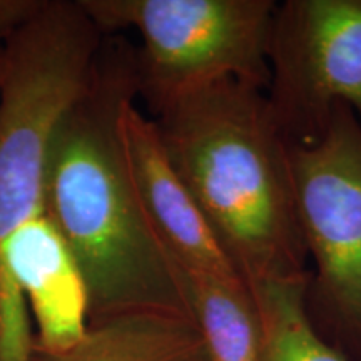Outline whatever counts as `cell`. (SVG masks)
Wrapping results in <instances>:
<instances>
[{"label":"cell","mask_w":361,"mask_h":361,"mask_svg":"<svg viewBox=\"0 0 361 361\" xmlns=\"http://www.w3.org/2000/svg\"><path fill=\"white\" fill-rule=\"evenodd\" d=\"M139 94L135 52L99 56L87 90L59 126L47 162V213L87 286L89 323L128 311L191 316L179 269L139 201L117 114Z\"/></svg>","instance_id":"6da1fadb"},{"label":"cell","mask_w":361,"mask_h":361,"mask_svg":"<svg viewBox=\"0 0 361 361\" xmlns=\"http://www.w3.org/2000/svg\"><path fill=\"white\" fill-rule=\"evenodd\" d=\"M180 179L250 284L308 276L290 144L266 90L226 79L152 116Z\"/></svg>","instance_id":"7a4b0ae2"},{"label":"cell","mask_w":361,"mask_h":361,"mask_svg":"<svg viewBox=\"0 0 361 361\" xmlns=\"http://www.w3.org/2000/svg\"><path fill=\"white\" fill-rule=\"evenodd\" d=\"M101 34L79 2L45 0L0 45V361H32V318L7 250L47 213L49 152L94 78Z\"/></svg>","instance_id":"3957f363"},{"label":"cell","mask_w":361,"mask_h":361,"mask_svg":"<svg viewBox=\"0 0 361 361\" xmlns=\"http://www.w3.org/2000/svg\"><path fill=\"white\" fill-rule=\"evenodd\" d=\"M101 32L135 29L139 94L152 114L226 79L266 90L273 0H79Z\"/></svg>","instance_id":"277c9868"},{"label":"cell","mask_w":361,"mask_h":361,"mask_svg":"<svg viewBox=\"0 0 361 361\" xmlns=\"http://www.w3.org/2000/svg\"><path fill=\"white\" fill-rule=\"evenodd\" d=\"M298 223L310 271L306 306L329 345L361 361V121L338 104L326 128L290 144Z\"/></svg>","instance_id":"5b68a950"},{"label":"cell","mask_w":361,"mask_h":361,"mask_svg":"<svg viewBox=\"0 0 361 361\" xmlns=\"http://www.w3.org/2000/svg\"><path fill=\"white\" fill-rule=\"evenodd\" d=\"M266 96L288 144L308 142L338 104L361 121V0H286L274 12Z\"/></svg>","instance_id":"8992f818"},{"label":"cell","mask_w":361,"mask_h":361,"mask_svg":"<svg viewBox=\"0 0 361 361\" xmlns=\"http://www.w3.org/2000/svg\"><path fill=\"white\" fill-rule=\"evenodd\" d=\"M117 133L139 201L176 263L245 279L171 162L156 121L137 109L134 97L121 104Z\"/></svg>","instance_id":"52a82bcc"},{"label":"cell","mask_w":361,"mask_h":361,"mask_svg":"<svg viewBox=\"0 0 361 361\" xmlns=\"http://www.w3.org/2000/svg\"><path fill=\"white\" fill-rule=\"evenodd\" d=\"M7 264L29 306L34 351L59 353L74 346L89 326L87 286L49 213L12 239Z\"/></svg>","instance_id":"ba28073f"},{"label":"cell","mask_w":361,"mask_h":361,"mask_svg":"<svg viewBox=\"0 0 361 361\" xmlns=\"http://www.w3.org/2000/svg\"><path fill=\"white\" fill-rule=\"evenodd\" d=\"M32 361H211L192 316L128 311L90 322L85 335L59 353L34 351Z\"/></svg>","instance_id":"9c48e42d"},{"label":"cell","mask_w":361,"mask_h":361,"mask_svg":"<svg viewBox=\"0 0 361 361\" xmlns=\"http://www.w3.org/2000/svg\"><path fill=\"white\" fill-rule=\"evenodd\" d=\"M176 266L211 361H263V326L250 284Z\"/></svg>","instance_id":"30bf717a"},{"label":"cell","mask_w":361,"mask_h":361,"mask_svg":"<svg viewBox=\"0 0 361 361\" xmlns=\"http://www.w3.org/2000/svg\"><path fill=\"white\" fill-rule=\"evenodd\" d=\"M308 281L310 274L251 284L263 326V361H351L311 322Z\"/></svg>","instance_id":"8fae6325"},{"label":"cell","mask_w":361,"mask_h":361,"mask_svg":"<svg viewBox=\"0 0 361 361\" xmlns=\"http://www.w3.org/2000/svg\"><path fill=\"white\" fill-rule=\"evenodd\" d=\"M45 0H0V39H7L32 19Z\"/></svg>","instance_id":"7c38bea8"}]
</instances>
